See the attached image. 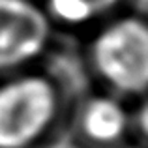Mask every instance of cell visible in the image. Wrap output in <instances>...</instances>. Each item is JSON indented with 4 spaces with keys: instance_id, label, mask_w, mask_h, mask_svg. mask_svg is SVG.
Instances as JSON below:
<instances>
[{
    "instance_id": "6da1fadb",
    "label": "cell",
    "mask_w": 148,
    "mask_h": 148,
    "mask_svg": "<svg viewBox=\"0 0 148 148\" xmlns=\"http://www.w3.org/2000/svg\"><path fill=\"white\" fill-rule=\"evenodd\" d=\"M56 90L45 77L25 75L0 84V148H26L53 124Z\"/></svg>"
},
{
    "instance_id": "5b68a950",
    "label": "cell",
    "mask_w": 148,
    "mask_h": 148,
    "mask_svg": "<svg viewBox=\"0 0 148 148\" xmlns=\"http://www.w3.org/2000/svg\"><path fill=\"white\" fill-rule=\"evenodd\" d=\"M118 0H47L49 13L66 25H84L107 13Z\"/></svg>"
},
{
    "instance_id": "277c9868",
    "label": "cell",
    "mask_w": 148,
    "mask_h": 148,
    "mask_svg": "<svg viewBox=\"0 0 148 148\" xmlns=\"http://www.w3.org/2000/svg\"><path fill=\"white\" fill-rule=\"evenodd\" d=\"M127 127V114L120 101L109 96L90 99L83 112V130L96 143H114Z\"/></svg>"
},
{
    "instance_id": "3957f363",
    "label": "cell",
    "mask_w": 148,
    "mask_h": 148,
    "mask_svg": "<svg viewBox=\"0 0 148 148\" xmlns=\"http://www.w3.org/2000/svg\"><path fill=\"white\" fill-rule=\"evenodd\" d=\"M49 36V19L34 2L0 0V71L34 60Z\"/></svg>"
},
{
    "instance_id": "7a4b0ae2",
    "label": "cell",
    "mask_w": 148,
    "mask_h": 148,
    "mask_svg": "<svg viewBox=\"0 0 148 148\" xmlns=\"http://www.w3.org/2000/svg\"><path fill=\"white\" fill-rule=\"evenodd\" d=\"M98 71L111 86L143 92L148 81V32L143 21L120 19L99 32L92 45Z\"/></svg>"
}]
</instances>
